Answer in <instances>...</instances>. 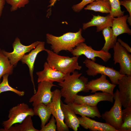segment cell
Segmentation results:
<instances>
[{"label": "cell", "mask_w": 131, "mask_h": 131, "mask_svg": "<svg viewBox=\"0 0 131 131\" xmlns=\"http://www.w3.org/2000/svg\"><path fill=\"white\" fill-rule=\"evenodd\" d=\"M82 74L75 71L71 75L66 74L64 80L58 83L61 87L60 93L62 97L65 98L64 101L66 104L73 102L75 96L78 92L89 91L86 86L88 78L81 76Z\"/></svg>", "instance_id": "1"}, {"label": "cell", "mask_w": 131, "mask_h": 131, "mask_svg": "<svg viewBox=\"0 0 131 131\" xmlns=\"http://www.w3.org/2000/svg\"><path fill=\"white\" fill-rule=\"evenodd\" d=\"M82 32V29L80 28L76 32H68L59 36L47 33L46 34V42L51 45L53 51L56 53L64 50L71 52L78 44L85 41Z\"/></svg>", "instance_id": "2"}, {"label": "cell", "mask_w": 131, "mask_h": 131, "mask_svg": "<svg viewBox=\"0 0 131 131\" xmlns=\"http://www.w3.org/2000/svg\"><path fill=\"white\" fill-rule=\"evenodd\" d=\"M47 54V62L53 68L66 74H70L75 70H81L82 66L79 65V56L72 57L59 55L53 51L46 49Z\"/></svg>", "instance_id": "3"}, {"label": "cell", "mask_w": 131, "mask_h": 131, "mask_svg": "<svg viewBox=\"0 0 131 131\" xmlns=\"http://www.w3.org/2000/svg\"><path fill=\"white\" fill-rule=\"evenodd\" d=\"M34 115L33 109L24 103L18 104L10 108L9 111L8 120L2 123L3 129L0 131H7L14 124L21 123L28 116L32 117Z\"/></svg>", "instance_id": "4"}, {"label": "cell", "mask_w": 131, "mask_h": 131, "mask_svg": "<svg viewBox=\"0 0 131 131\" xmlns=\"http://www.w3.org/2000/svg\"><path fill=\"white\" fill-rule=\"evenodd\" d=\"M83 63L88 68L86 72L88 75L94 76L98 74L104 75L109 77L112 83L116 85H117L119 80L123 75L113 67L99 64L90 59H86Z\"/></svg>", "instance_id": "5"}, {"label": "cell", "mask_w": 131, "mask_h": 131, "mask_svg": "<svg viewBox=\"0 0 131 131\" xmlns=\"http://www.w3.org/2000/svg\"><path fill=\"white\" fill-rule=\"evenodd\" d=\"M114 104L110 110L102 114L101 117L106 123L119 131L123 123L122 119V106L119 97V92L117 89L114 93Z\"/></svg>", "instance_id": "6"}, {"label": "cell", "mask_w": 131, "mask_h": 131, "mask_svg": "<svg viewBox=\"0 0 131 131\" xmlns=\"http://www.w3.org/2000/svg\"><path fill=\"white\" fill-rule=\"evenodd\" d=\"M53 91L51 102L46 105L49 108L51 114L56 121L57 131H69V128L65 123L64 116L61 105L62 97L59 90L56 89Z\"/></svg>", "instance_id": "7"}, {"label": "cell", "mask_w": 131, "mask_h": 131, "mask_svg": "<svg viewBox=\"0 0 131 131\" xmlns=\"http://www.w3.org/2000/svg\"><path fill=\"white\" fill-rule=\"evenodd\" d=\"M114 64H119L120 74L131 75V55L117 41L113 48Z\"/></svg>", "instance_id": "8"}, {"label": "cell", "mask_w": 131, "mask_h": 131, "mask_svg": "<svg viewBox=\"0 0 131 131\" xmlns=\"http://www.w3.org/2000/svg\"><path fill=\"white\" fill-rule=\"evenodd\" d=\"M40 42L36 41L29 45L25 46L23 44L20 39L16 37L12 43L13 51L10 52L2 50V51L9 60L11 65L15 67L26 53L34 49Z\"/></svg>", "instance_id": "9"}, {"label": "cell", "mask_w": 131, "mask_h": 131, "mask_svg": "<svg viewBox=\"0 0 131 131\" xmlns=\"http://www.w3.org/2000/svg\"><path fill=\"white\" fill-rule=\"evenodd\" d=\"M74 56H80L84 55L87 58L95 62L96 57L101 59L104 62H107L111 58L110 53L101 49L96 50L90 46H88L84 42L81 43L73 49L71 52Z\"/></svg>", "instance_id": "10"}, {"label": "cell", "mask_w": 131, "mask_h": 131, "mask_svg": "<svg viewBox=\"0 0 131 131\" xmlns=\"http://www.w3.org/2000/svg\"><path fill=\"white\" fill-rule=\"evenodd\" d=\"M57 86L53 82L44 81L38 83L37 90L30 99L29 102H33L32 106H36L41 104L46 105L50 102L52 100L53 91L51 88Z\"/></svg>", "instance_id": "11"}, {"label": "cell", "mask_w": 131, "mask_h": 131, "mask_svg": "<svg viewBox=\"0 0 131 131\" xmlns=\"http://www.w3.org/2000/svg\"><path fill=\"white\" fill-rule=\"evenodd\" d=\"M95 93L94 94L86 96L77 94L74 97V102L92 106H97L98 102L102 101L113 102V95L106 92Z\"/></svg>", "instance_id": "12"}, {"label": "cell", "mask_w": 131, "mask_h": 131, "mask_svg": "<svg viewBox=\"0 0 131 131\" xmlns=\"http://www.w3.org/2000/svg\"><path fill=\"white\" fill-rule=\"evenodd\" d=\"M117 85L119 97L124 108L131 106V75H123L118 80Z\"/></svg>", "instance_id": "13"}, {"label": "cell", "mask_w": 131, "mask_h": 131, "mask_svg": "<svg viewBox=\"0 0 131 131\" xmlns=\"http://www.w3.org/2000/svg\"><path fill=\"white\" fill-rule=\"evenodd\" d=\"M43 66V70L36 72L38 83L44 81L60 83L64 80L66 74L52 68L47 62H45Z\"/></svg>", "instance_id": "14"}, {"label": "cell", "mask_w": 131, "mask_h": 131, "mask_svg": "<svg viewBox=\"0 0 131 131\" xmlns=\"http://www.w3.org/2000/svg\"><path fill=\"white\" fill-rule=\"evenodd\" d=\"M116 85L110 83L106 79V75L101 74L99 78L88 82L86 86L89 90H91V93L101 91L113 96L114 90Z\"/></svg>", "instance_id": "15"}, {"label": "cell", "mask_w": 131, "mask_h": 131, "mask_svg": "<svg viewBox=\"0 0 131 131\" xmlns=\"http://www.w3.org/2000/svg\"><path fill=\"white\" fill-rule=\"evenodd\" d=\"M45 42H44L41 41L37 46L32 49L28 54H25L20 60L22 64H26L29 67L30 76L33 85L34 94L36 92L35 88L33 75L34 63L38 53L41 51L45 50L46 49H45Z\"/></svg>", "instance_id": "16"}, {"label": "cell", "mask_w": 131, "mask_h": 131, "mask_svg": "<svg viewBox=\"0 0 131 131\" xmlns=\"http://www.w3.org/2000/svg\"><path fill=\"white\" fill-rule=\"evenodd\" d=\"M80 125L91 131H117L106 123L96 121L85 116L78 117Z\"/></svg>", "instance_id": "17"}, {"label": "cell", "mask_w": 131, "mask_h": 131, "mask_svg": "<svg viewBox=\"0 0 131 131\" xmlns=\"http://www.w3.org/2000/svg\"><path fill=\"white\" fill-rule=\"evenodd\" d=\"M68 104L76 114L89 118L97 117L99 118L101 117L97 106H92L74 102Z\"/></svg>", "instance_id": "18"}, {"label": "cell", "mask_w": 131, "mask_h": 131, "mask_svg": "<svg viewBox=\"0 0 131 131\" xmlns=\"http://www.w3.org/2000/svg\"><path fill=\"white\" fill-rule=\"evenodd\" d=\"M92 15L93 17L90 21L83 24L82 28L83 30L90 27L96 26L97 32H98L106 27H112L113 17H111L109 14L106 16Z\"/></svg>", "instance_id": "19"}, {"label": "cell", "mask_w": 131, "mask_h": 131, "mask_svg": "<svg viewBox=\"0 0 131 131\" xmlns=\"http://www.w3.org/2000/svg\"><path fill=\"white\" fill-rule=\"evenodd\" d=\"M61 105L65 123L68 128L74 131H77L80 125L78 117L68 104H65L61 101Z\"/></svg>", "instance_id": "20"}, {"label": "cell", "mask_w": 131, "mask_h": 131, "mask_svg": "<svg viewBox=\"0 0 131 131\" xmlns=\"http://www.w3.org/2000/svg\"><path fill=\"white\" fill-rule=\"evenodd\" d=\"M129 15H126L117 17H113L111 27L114 34L116 37L121 34H131V30L127 23Z\"/></svg>", "instance_id": "21"}, {"label": "cell", "mask_w": 131, "mask_h": 131, "mask_svg": "<svg viewBox=\"0 0 131 131\" xmlns=\"http://www.w3.org/2000/svg\"><path fill=\"white\" fill-rule=\"evenodd\" d=\"M34 115L38 116L41 121V128L48 122L51 115L49 107L43 103L33 107V109Z\"/></svg>", "instance_id": "22"}, {"label": "cell", "mask_w": 131, "mask_h": 131, "mask_svg": "<svg viewBox=\"0 0 131 131\" xmlns=\"http://www.w3.org/2000/svg\"><path fill=\"white\" fill-rule=\"evenodd\" d=\"M102 31L105 43L101 49L109 52L110 49L113 48L117 42V37L114 34L111 27L105 28Z\"/></svg>", "instance_id": "23"}, {"label": "cell", "mask_w": 131, "mask_h": 131, "mask_svg": "<svg viewBox=\"0 0 131 131\" xmlns=\"http://www.w3.org/2000/svg\"><path fill=\"white\" fill-rule=\"evenodd\" d=\"M85 10H90L102 13H109L111 10L110 2L98 0L90 3L84 8Z\"/></svg>", "instance_id": "24"}, {"label": "cell", "mask_w": 131, "mask_h": 131, "mask_svg": "<svg viewBox=\"0 0 131 131\" xmlns=\"http://www.w3.org/2000/svg\"><path fill=\"white\" fill-rule=\"evenodd\" d=\"M14 67L8 58L4 54L2 50L0 48V83L1 78L4 75L12 74Z\"/></svg>", "instance_id": "25"}, {"label": "cell", "mask_w": 131, "mask_h": 131, "mask_svg": "<svg viewBox=\"0 0 131 131\" xmlns=\"http://www.w3.org/2000/svg\"><path fill=\"white\" fill-rule=\"evenodd\" d=\"M32 117L31 115L27 116L20 124H15L7 131H39L33 127Z\"/></svg>", "instance_id": "26"}, {"label": "cell", "mask_w": 131, "mask_h": 131, "mask_svg": "<svg viewBox=\"0 0 131 131\" xmlns=\"http://www.w3.org/2000/svg\"><path fill=\"white\" fill-rule=\"evenodd\" d=\"M122 125L119 131H131V106L125 108L122 110Z\"/></svg>", "instance_id": "27"}, {"label": "cell", "mask_w": 131, "mask_h": 131, "mask_svg": "<svg viewBox=\"0 0 131 131\" xmlns=\"http://www.w3.org/2000/svg\"><path fill=\"white\" fill-rule=\"evenodd\" d=\"M9 74H6L3 76V80L0 83V94L2 92L7 91H11L15 93L18 96L22 97L24 96L25 92L20 91L11 86L8 82V77Z\"/></svg>", "instance_id": "28"}, {"label": "cell", "mask_w": 131, "mask_h": 131, "mask_svg": "<svg viewBox=\"0 0 131 131\" xmlns=\"http://www.w3.org/2000/svg\"><path fill=\"white\" fill-rule=\"evenodd\" d=\"M110 3L111 10L109 14L111 17H118L124 15V11L121 9L119 0H112Z\"/></svg>", "instance_id": "29"}, {"label": "cell", "mask_w": 131, "mask_h": 131, "mask_svg": "<svg viewBox=\"0 0 131 131\" xmlns=\"http://www.w3.org/2000/svg\"><path fill=\"white\" fill-rule=\"evenodd\" d=\"M6 2L11 6L10 11L14 12L18 8H23L29 3V0H5Z\"/></svg>", "instance_id": "30"}, {"label": "cell", "mask_w": 131, "mask_h": 131, "mask_svg": "<svg viewBox=\"0 0 131 131\" xmlns=\"http://www.w3.org/2000/svg\"><path fill=\"white\" fill-rule=\"evenodd\" d=\"M56 121L53 115L49 121V123L41 128L39 131H57Z\"/></svg>", "instance_id": "31"}, {"label": "cell", "mask_w": 131, "mask_h": 131, "mask_svg": "<svg viewBox=\"0 0 131 131\" xmlns=\"http://www.w3.org/2000/svg\"><path fill=\"white\" fill-rule=\"evenodd\" d=\"M98 0H82L80 3L73 5L72 7L73 10L76 12H80L87 4Z\"/></svg>", "instance_id": "32"}, {"label": "cell", "mask_w": 131, "mask_h": 131, "mask_svg": "<svg viewBox=\"0 0 131 131\" xmlns=\"http://www.w3.org/2000/svg\"><path fill=\"white\" fill-rule=\"evenodd\" d=\"M121 5L123 6L129 12V16L127 21L130 25H131V0H123L120 1Z\"/></svg>", "instance_id": "33"}, {"label": "cell", "mask_w": 131, "mask_h": 131, "mask_svg": "<svg viewBox=\"0 0 131 131\" xmlns=\"http://www.w3.org/2000/svg\"><path fill=\"white\" fill-rule=\"evenodd\" d=\"M117 41L121 46L125 48L129 52L131 53V48L127 44L123 41L120 38L118 39Z\"/></svg>", "instance_id": "34"}, {"label": "cell", "mask_w": 131, "mask_h": 131, "mask_svg": "<svg viewBox=\"0 0 131 131\" xmlns=\"http://www.w3.org/2000/svg\"><path fill=\"white\" fill-rule=\"evenodd\" d=\"M6 2L5 0H0V19Z\"/></svg>", "instance_id": "35"}, {"label": "cell", "mask_w": 131, "mask_h": 131, "mask_svg": "<svg viewBox=\"0 0 131 131\" xmlns=\"http://www.w3.org/2000/svg\"><path fill=\"white\" fill-rule=\"evenodd\" d=\"M51 0L49 1V3H50V4L49 5V6H51L54 5V4L56 3V1L57 0Z\"/></svg>", "instance_id": "36"}, {"label": "cell", "mask_w": 131, "mask_h": 131, "mask_svg": "<svg viewBox=\"0 0 131 131\" xmlns=\"http://www.w3.org/2000/svg\"><path fill=\"white\" fill-rule=\"evenodd\" d=\"M102 0L106 1H108L109 0Z\"/></svg>", "instance_id": "37"}, {"label": "cell", "mask_w": 131, "mask_h": 131, "mask_svg": "<svg viewBox=\"0 0 131 131\" xmlns=\"http://www.w3.org/2000/svg\"><path fill=\"white\" fill-rule=\"evenodd\" d=\"M109 0V1L110 2L111 1H112V0Z\"/></svg>", "instance_id": "38"}, {"label": "cell", "mask_w": 131, "mask_h": 131, "mask_svg": "<svg viewBox=\"0 0 131 131\" xmlns=\"http://www.w3.org/2000/svg\"></svg>", "instance_id": "39"}]
</instances>
